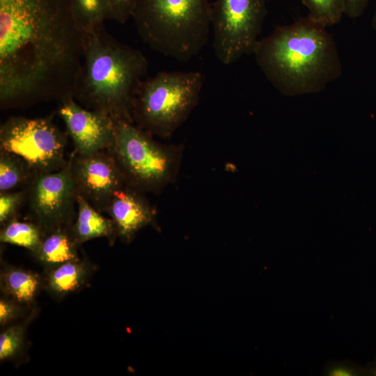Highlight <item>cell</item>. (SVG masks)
I'll return each mask as SVG.
<instances>
[{
  "instance_id": "cell-26",
  "label": "cell",
  "mask_w": 376,
  "mask_h": 376,
  "mask_svg": "<svg viewBox=\"0 0 376 376\" xmlns=\"http://www.w3.org/2000/svg\"><path fill=\"white\" fill-rule=\"evenodd\" d=\"M17 313L15 306L5 300L0 301V322L1 324H4L8 321L10 320Z\"/></svg>"
},
{
  "instance_id": "cell-3",
  "label": "cell",
  "mask_w": 376,
  "mask_h": 376,
  "mask_svg": "<svg viewBox=\"0 0 376 376\" xmlns=\"http://www.w3.org/2000/svg\"><path fill=\"white\" fill-rule=\"evenodd\" d=\"M148 68L139 49L118 40L103 25L85 32L83 63L73 97L88 109L134 123V100Z\"/></svg>"
},
{
  "instance_id": "cell-10",
  "label": "cell",
  "mask_w": 376,
  "mask_h": 376,
  "mask_svg": "<svg viewBox=\"0 0 376 376\" xmlns=\"http://www.w3.org/2000/svg\"><path fill=\"white\" fill-rule=\"evenodd\" d=\"M69 164L77 195L97 210H106L114 191L126 185L109 150L88 155L76 154Z\"/></svg>"
},
{
  "instance_id": "cell-15",
  "label": "cell",
  "mask_w": 376,
  "mask_h": 376,
  "mask_svg": "<svg viewBox=\"0 0 376 376\" xmlns=\"http://www.w3.org/2000/svg\"><path fill=\"white\" fill-rule=\"evenodd\" d=\"M35 174L19 156L1 150L0 191L6 192L30 183Z\"/></svg>"
},
{
  "instance_id": "cell-20",
  "label": "cell",
  "mask_w": 376,
  "mask_h": 376,
  "mask_svg": "<svg viewBox=\"0 0 376 376\" xmlns=\"http://www.w3.org/2000/svg\"><path fill=\"white\" fill-rule=\"evenodd\" d=\"M308 10V17L327 27L338 24L345 15L344 0H302Z\"/></svg>"
},
{
  "instance_id": "cell-5",
  "label": "cell",
  "mask_w": 376,
  "mask_h": 376,
  "mask_svg": "<svg viewBox=\"0 0 376 376\" xmlns=\"http://www.w3.org/2000/svg\"><path fill=\"white\" fill-rule=\"evenodd\" d=\"M204 80L199 71H162L144 80L134 103V124L152 136H171L198 105Z\"/></svg>"
},
{
  "instance_id": "cell-27",
  "label": "cell",
  "mask_w": 376,
  "mask_h": 376,
  "mask_svg": "<svg viewBox=\"0 0 376 376\" xmlns=\"http://www.w3.org/2000/svg\"><path fill=\"white\" fill-rule=\"evenodd\" d=\"M365 370L366 375L376 376V358L372 363L365 368Z\"/></svg>"
},
{
  "instance_id": "cell-16",
  "label": "cell",
  "mask_w": 376,
  "mask_h": 376,
  "mask_svg": "<svg viewBox=\"0 0 376 376\" xmlns=\"http://www.w3.org/2000/svg\"><path fill=\"white\" fill-rule=\"evenodd\" d=\"M75 17L85 32L94 30L111 19L108 0H71Z\"/></svg>"
},
{
  "instance_id": "cell-11",
  "label": "cell",
  "mask_w": 376,
  "mask_h": 376,
  "mask_svg": "<svg viewBox=\"0 0 376 376\" xmlns=\"http://www.w3.org/2000/svg\"><path fill=\"white\" fill-rule=\"evenodd\" d=\"M59 103L58 113L65 123L77 155H88L111 147L115 123L110 116L81 107L73 96H68Z\"/></svg>"
},
{
  "instance_id": "cell-21",
  "label": "cell",
  "mask_w": 376,
  "mask_h": 376,
  "mask_svg": "<svg viewBox=\"0 0 376 376\" xmlns=\"http://www.w3.org/2000/svg\"><path fill=\"white\" fill-rule=\"evenodd\" d=\"M22 329L19 326H13L0 335V359L11 357L18 350L22 340Z\"/></svg>"
},
{
  "instance_id": "cell-8",
  "label": "cell",
  "mask_w": 376,
  "mask_h": 376,
  "mask_svg": "<svg viewBox=\"0 0 376 376\" xmlns=\"http://www.w3.org/2000/svg\"><path fill=\"white\" fill-rule=\"evenodd\" d=\"M66 135L51 117H10L1 127L0 146L19 156L35 175L58 171L65 166Z\"/></svg>"
},
{
  "instance_id": "cell-19",
  "label": "cell",
  "mask_w": 376,
  "mask_h": 376,
  "mask_svg": "<svg viewBox=\"0 0 376 376\" xmlns=\"http://www.w3.org/2000/svg\"><path fill=\"white\" fill-rule=\"evenodd\" d=\"M85 274L83 265L76 260L61 264L50 274L49 283L51 288L58 293L75 290L81 284Z\"/></svg>"
},
{
  "instance_id": "cell-2",
  "label": "cell",
  "mask_w": 376,
  "mask_h": 376,
  "mask_svg": "<svg viewBox=\"0 0 376 376\" xmlns=\"http://www.w3.org/2000/svg\"><path fill=\"white\" fill-rule=\"evenodd\" d=\"M326 28L306 17L259 39L253 52L256 63L281 93H318L340 77V55Z\"/></svg>"
},
{
  "instance_id": "cell-14",
  "label": "cell",
  "mask_w": 376,
  "mask_h": 376,
  "mask_svg": "<svg viewBox=\"0 0 376 376\" xmlns=\"http://www.w3.org/2000/svg\"><path fill=\"white\" fill-rule=\"evenodd\" d=\"M74 237L61 228L42 240L36 251L40 258L48 264H62L77 260Z\"/></svg>"
},
{
  "instance_id": "cell-6",
  "label": "cell",
  "mask_w": 376,
  "mask_h": 376,
  "mask_svg": "<svg viewBox=\"0 0 376 376\" xmlns=\"http://www.w3.org/2000/svg\"><path fill=\"white\" fill-rule=\"evenodd\" d=\"M114 123V140L108 150L127 185L141 192H159L175 180L182 162L181 146L162 144L132 123Z\"/></svg>"
},
{
  "instance_id": "cell-18",
  "label": "cell",
  "mask_w": 376,
  "mask_h": 376,
  "mask_svg": "<svg viewBox=\"0 0 376 376\" xmlns=\"http://www.w3.org/2000/svg\"><path fill=\"white\" fill-rule=\"evenodd\" d=\"M1 242L36 251L42 241L38 226L14 218L1 231Z\"/></svg>"
},
{
  "instance_id": "cell-9",
  "label": "cell",
  "mask_w": 376,
  "mask_h": 376,
  "mask_svg": "<svg viewBox=\"0 0 376 376\" xmlns=\"http://www.w3.org/2000/svg\"><path fill=\"white\" fill-rule=\"evenodd\" d=\"M29 185V210L39 225L53 230L70 219L77 194L69 162L58 171L35 175Z\"/></svg>"
},
{
  "instance_id": "cell-17",
  "label": "cell",
  "mask_w": 376,
  "mask_h": 376,
  "mask_svg": "<svg viewBox=\"0 0 376 376\" xmlns=\"http://www.w3.org/2000/svg\"><path fill=\"white\" fill-rule=\"evenodd\" d=\"M2 280L6 292L23 302L31 301L33 299L39 285L36 274L19 269L8 270Z\"/></svg>"
},
{
  "instance_id": "cell-23",
  "label": "cell",
  "mask_w": 376,
  "mask_h": 376,
  "mask_svg": "<svg viewBox=\"0 0 376 376\" xmlns=\"http://www.w3.org/2000/svg\"><path fill=\"white\" fill-rule=\"evenodd\" d=\"M25 198V192L19 191L0 194V221L4 223L13 218Z\"/></svg>"
},
{
  "instance_id": "cell-25",
  "label": "cell",
  "mask_w": 376,
  "mask_h": 376,
  "mask_svg": "<svg viewBox=\"0 0 376 376\" xmlns=\"http://www.w3.org/2000/svg\"><path fill=\"white\" fill-rule=\"evenodd\" d=\"M345 15L350 18L360 17L364 13L369 0H344Z\"/></svg>"
},
{
  "instance_id": "cell-12",
  "label": "cell",
  "mask_w": 376,
  "mask_h": 376,
  "mask_svg": "<svg viewBox=\"0 0 376 376\" xmlns=\"http://www.w3.org/2000/svg\"><path fill=\"white\" fill-rule=\"evenodd\" d=\"M106 210L111 217L116 232L127 242L152 222L155 214L142 192L127 184L114 191Z\"/></svg>"
},
{
  "instance_id": "cell-22",
  "label": "cell",
  "mask_w": 376,
  "mask_h": 376,
  "mask_svg": "<svg viewBox=\"0 0 376 376\" xmlns=\"http://www.w3.org/2000/svg\"><path fill=\"white\" fill-rule=\"evenodd\" d=\"M323 375L359 376L366 375L365 368L349 360L328 361L324 366Z\"/></svg>"
},
{
  "instance_id": "cell-28",
  "label": "cell",
  "mask_w": 376,
  "mask_h": 376,
  "mask_svg": "<svg viewBox=\"0 0 376 376\" xmlns=\"http://www.w3.org/2000/svg\"><path fill=\"white\" fill-rule=\"evenodd\" d=\"M372 27L376 33V7L372 18Z\"/></svg>"
},
{
  "instance_id": "cell-7",
  "label": "cell",
  "mask_w": 376,
  "mask_h": 376,
  "mask_svg": "<svg viewBox=\"0 0 376 376\" xmlns=\"http://www.w3.org/2000/svg\"><path fill=\"white\" fill-rule=\"evenodd\" d=\"M265 0H216L212 4V46L224 65L253 54L267 15Z\"/></svg>"
},
{
  "instance_id": "cell-4",
  "label": "cell",
  "mask_w": 376,
  "mask_h": 376,
  "mask_svg": "<svg viewBox=\"0 0 376 376\" xmlns=\"http://www.w3.org/2000/svg\"><path fill=\"white\" fill-rule=\"evenodd\" d=\"M131 17L151 49L186 62L208 42L212 4L209 0H136Z\"/></svg>"
},
{
  "instance_id": "cell-13",
  "label": "cell",
  "mask_w": 376,
  "mask_h": 376,
  "mask_svg": "<svg viewBox=\"0 0 376 376\" xmlns=\"http://www.w3.org/2000/svg\"><path fill=\"white\" fill-rule=\"evenodd\" d=\"M77 218L73 228L77 242L99 237H110L116 232L113 222L102 216L81 196H77Z\"/></svg>"
},
{
  "instance_id": "cell-1",
  "label": "cell",
  "mask_w": 376,
  "mask_h": 376,
  "mask_svg": "<svg viewBox=\"0 0 376 376\" xmlns=\"http://www.w3.org/2000/svg\"><path fill=\"white\" fill-rule=\"evenodd\" d=\"M84 42L71 0H0L1 107L73 96Z\"/></svg>"
},
{
  "instance_id": "cell-24",
  "label": "cell",
  "mask_w": 376,
  "mask_h": 376,
  "mask_svg": "<svg viewBox=\"0 0 376 376\" xmlns=\"http://www.w3.org/2000/svg\"><path fill=\"white\" fill-rule=\"evenodd\" d=\"M111 19L119 24L125 23L131 17L136 0H108Z\"/></svg>"
}]
</instances>
